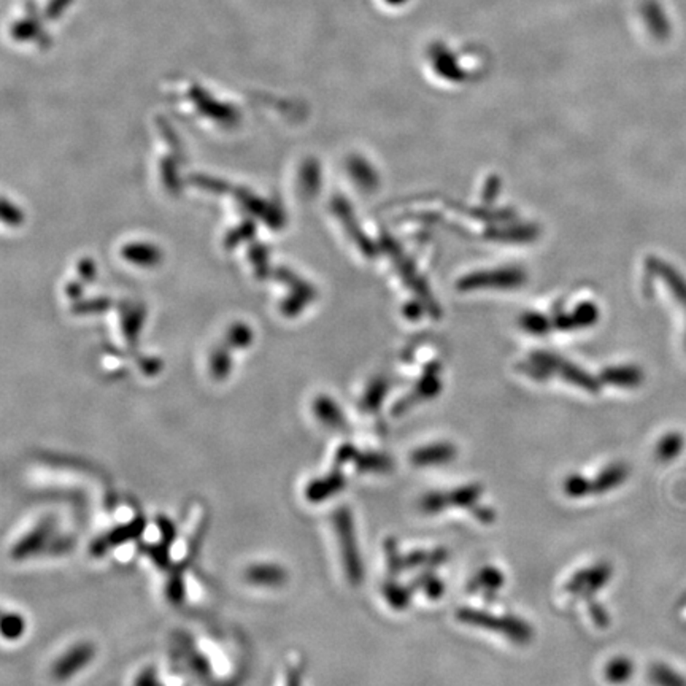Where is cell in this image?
Listing matches in <instances>:
<instances>
[{
    "instance_id": "cell-5",
    "label": "cell",
    "mask_w": 686,
    "mask_h": 686,
    "mask_svg": "<svg viewBox=\"0 0 686 686\" xmlns=\"http://www.w3.org/2000/svg\"><path fill=\"white\" fill-rule=\"evenodd\" d=\"M92 654H94L92 645L78 643L59 658L58 662L52 667V673H56L59 679H67L78 672L80 669H83L92 660Z\"/></svg>"
},
{
    "instance_id": "cell-6",
    "label": "cell",
    "mask_w": 686,
    "mask_h": 686,
    "mask_svg": "<svg viewBox=\"0 0 686 686\" xmlns=\"http://www.w3.org/2000/svg\"><path fill=\"white\" fill-rule=\"evenodd\" d=\"M502 585H504V576L500 574V570L496 569V567H485V569L480 570L472 582L469 583L467 589L471 593L483 591V595L490 599L492 595H498Z\"/></svg>"
},
{
    "instance_id": "cell-15",
    "label": "cell",
    "mask_w": 686,
    "mask_h": 686,
    "mask_svg": "<svg viewBox=\"0 0 686 686\" xmlns=\"http://www.w3.org/2000/svg\"><path fill=\"white\" fill-rule=\"evenodd\" d=\"M650 673H652V680L658 686H681V679L677 677L669 667L658 664V666H653Z\"/></svg>"
},
{
    "instance_id": "cell-18",
    "label": "cell",
    "mask_w": 686,
    "mask_h": 686,
    "mask_svg": "<svg viewBox=\"0 0 686 686\" xmlns=\"http://www.w3.org/2000/svg\"><path fill=\"white\" fill-rule=\"evenodd\" d=\"M8 628L14 629V637L12 639H14V637H18L21 634V631L24 628V623H23L20 616L14 615V620H7L5 618V622H4V629Z\"/></svg>"
},
{
    "instance_id": "cell-2",
    "label": "cell",
    "mask_w": 686,
    "mask_h": 686,
    "mask_svg": "<svg viewBox=\"0 0 686 686\" xmlns=\"http://www.w3.org/2000/svg\"><path fill=\"white\" fill-rule=\"evenodd\" d=\"M334 525H336L338 544H340V548H342L343 563H345L347 576H348V580L351 583H357H357L363 580L364 569L361 555H359V550H357V536H355V526H353L350 511L342 507L340 510L337 511L336 517H334Z\"/></svg>"
},
{
    "instance_id": "cell-10",
    "label": "cell",
    "mask_w": 686,
    "mask_h": 686,
    "mask_svg": "<svg viewBox=\"0 0 686 686\" xmlns=\"http://www.w3.org/2000/svg\"><path fill=\"white\" fill-rule=\"evenodd\" d=\"M383 595L386 597L389 605L395 609L402 610L408 607L410 599H412V588L401 586L395 582H386L383 586Z\"/></svg>"
},
{
    "instance_id": "cell-14",
    "label": "cell",
    "mask_w": 686,
    "mask_h": 686,
    "mask_svg": "<svg viewBox=\"0 0 686 686\" xmlns=\"http://www.w3.org/2000/svg\"><path fill=\"white\" fill-rule=\"evenodd\" d=\"M414 586H420L429 599H439L443 593V585L433 572H424L423 576L414 578Z\"/></svg>"
},
{
    "instance_id": "cell-17",
    "label": "cell",
    "mask_w": 686,
    "mask_h": 686,
    "mask_svg": "<svg viewBox=\"0 0 686 686\" xmlns=\"http://www.w3.org/2000/svg\"><path fill=\"white\" fill-rule=\"evenodd\" d=\"M589 614H591V616H593V620H595V623L597 624V626H601V628L607 626L609 616H607V614L604 612L603 607H601L599 604L589 603Z\"/></svg>"
},
{
    "instance_id": "cell-4",
    "label": "cell",
    "mask_w": 686,
    "mask_h": 686,
    "mask_svg": "<svg viewBox=\"0 0 686 686\" xmlns=\"http://www.w3.org/2000/svg\"><path fill=\"white\" fill-rule=\"evenodd\" d=\"M610 576H612V567L609 564H595L588 569L576 572L566 585V591L570 595H585V597H589L595 595V591L603 588L604 585L609 582Z\"/></svg>"
},
{
    "instance_id": "cell-3",
    "label": "cell",
    "mask_w": 686,
    "mask_h": 686,
    "mask_svg": "<svg viewBox=\"0 0 686 686\" xmlns=\"http://www.w3.org/2000/svg\"><path fill=\"white\" fill-rule=\"evenodd\" d=\"M483 488L480 485H467L450 492H429L421 499V510L429 515H434L439 511L445 510L450 505L458 507H471L473 510L477 507V500L481 496Z\"/></svg>"
},
{
    "instance_id": "cell-12",
    "label": "cell",
    "mask_w": 686,
    "mask_h": 686,
    "mask_svg": "<svg viewBox=\"0 0 686 686\" xmlns=\"http://www.w3.org/2000/svg\"><path fill=\"white\" fill-rule=\"evenodd\" d=\"M633 662L628 658H615L605 667V677L612 683H623L633 675Z\"/></svg>"
},
{
    "instance_id": "cell-9",
    "label": "cell",
    "mask_w": 686,
    "mask_h": 686,
    "mask_svg": "<svg viewBox=\"0 0 686 686\" xmlns=\"http://www.w3.org/2000/svg\"><path fill=\"white\" fill-rule=\"evenodd\" d=\"M343 485H345V479L342 475L337 472L332 473V475H328L326 479L317 480L311 483L310 488H309V498L319 502V500L330 498L337 491H340Z\"/></svg>"
},
{
    "instance_id": "cell-8",
    "label": "cell",
    "mask_w": 686,
    "mask_h": 686,
    "mask_svg": "<svg viewBox=\"0 0 686 686\" xmlns=\"http://www.w3.org/2000/svg\"><path fill=\"white\" fill-rule=\"evenodd\" d=\"M456 454V450L450 445H435V447L423 448L414 452L412 461L416 466H435L452 461Z\"/></svg>"
},
{
    "instance_id": "cell-1",
    "label": "cell",
    "mask_w": 686,
    "mask_h": 686,
    "mask_svg": "<svg viewBox=\"0 0 686 686\" xmlns=\"http://www.w3.org/2000/svg\"><path fill=\"white\" fill-rule=\"evenodd\" d=\"M456 616L464 624L496 631L515 643H528L532 639L531 626L515 616H494L488 612L467 607L458 610Z\"/></svg>"
},
{
    "instance_id": "cell-11",
    "label": "cell",
    "mask_w": 686,
    "mask_h": 686,
    "mask_svg": "<svg viewBox=\"0 0 686 686\" xmlns=\"http://www.w3.org/2000/svg\"><path fill=\"white\" fill-rule=\"evenodd\" d=\"M248 580L252 583H261L262 586H267L271 583H280L283 578V570L275 567V566H252L246 572Z\"/></svg>"
},
{
    "instance_id": "cell-13",
    "label": "cell",
    "mask_w": 686,
    "mask_h": 686,
    "mask_svg": "<svg viewBox=\"0 0 686 686\" xmlns=\"http://www.w3.org/2000/svg\"><path fill=\"white\" fill-rule=\"evenodd\" d=\"M564 491L569 496V498H586L589 494H593L591 491V480L585 479L580 473H574L569 475L566 481H564Z\"/></svg>"
},
{
    "instance_id": "cell-7",
    "label": "cell",
    "mask_w": 686,
    "mask_h": 686,
    "mask_svg": "<svg viewBox=\"0 0 686 686\" xmlns=\"http://www.w3.org/2000/svg\"><path fill=\"white\" fill-rule=\"evenodd\" d=\"M628 467L622 464L607 467L605 471L599 473V477L591 480V491L593 494H604V492L615 490L616 486L622 485L624 480L628 479Z\"/></svg>"
},
{
    "instance_id": "cell-16",
    "label": "cell",
    "mask_w": 686,
    "mask_h": 686,
    "mask_svg": "<svg viewBox=\"0 0 686 686\" xmlns=\"http://www.w3.org/2000/svg\"><path fill=\"white\" fill-rule=\"evenodd\" d=\"M386 557H388L389 572H391L393 576L401 574L402 570H404V557L399 555L397 545H395V542H393V540L386 544Z\"/></svg>"
}]
</instances>
